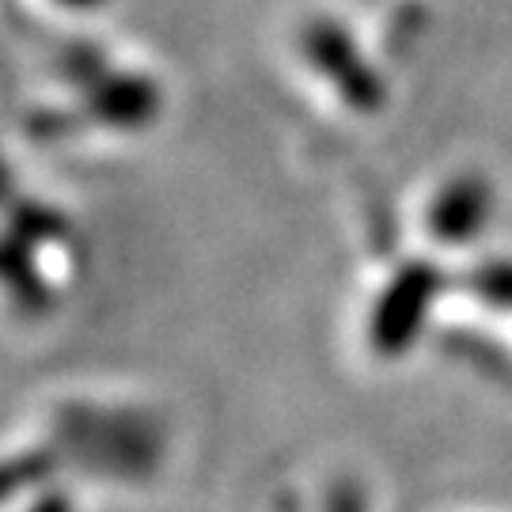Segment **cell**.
Returning <instances> with one entry per match:
<instances>
[{
  "label": "cell",
  "instance_id": "6da1fadb",
  "mask_svg": "<svg viewBox=\"0 0 512 512\" xmlns=\"http://www.w3.org/2000/svg\"><path fill=\"white\" fill-rule=\"evenodd\" d=\"M323 512H365V494L357 482H334L327 490Z\"/></svg>",
  "mask_w": 512,
  "mask_h": 512
},
{
  "label": "cell",
  "instance_id": "7a4b0ae2",
  "mask_svg": "<svg viewBox=\"0 0 512 512\" xmlns=\"http://www.w3.org/2000/svg\"><path fill=\"white\" fill-rule=\"evenodd\" d=\"M27 512H76V509H73V501H69L65 494H42Z\"/></svg>",
  "mask_w": 512,
  "mask_h": 512
},
{
  "label": "cell",
  "instance_id": "3957f363",
  "mask_svg": "<svg viewBox=\"0 0 512 512\" xmlns=\"http://www.w3.org/2000/svg\"><path fill=\"white\" fill-rule=\"evenodd\" d=\"M281 512H296V505H293V497H285V501H281Z\"/></svg>",
  "mask_w": 512,
  "mask_h": 512
}]
</instances>
